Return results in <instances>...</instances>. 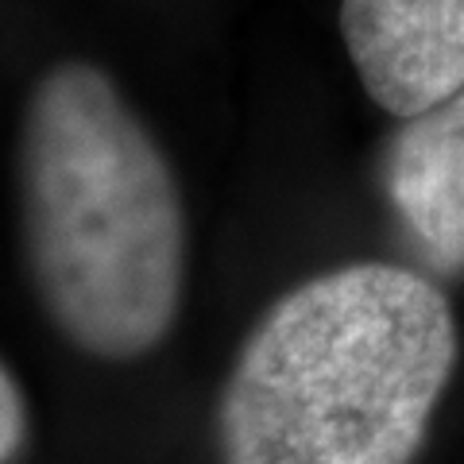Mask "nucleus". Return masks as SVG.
Returning a JSON list of instances; mask_svg holds the SVG:
<instances>
[{"instance_id":"obj_1","label":"nucleus","mask_w":464,"mask_h":464,"mask_svg":"<svg viewBox=\"0 0 464 464\" xmlns=\"http://www.w3.org/2000/svg\"><path fill=\"white\" fill-rule=\"evenodd\" d=\"M35 298L97 360H140L179 322L186 209L163 148L116 82L66 58L35 78L16 143Z\"/></svg>"},{"instance_id":"obj_2","label":"nucleus","mask_w":464,"mask_h":464,"mask_svg":"<svg viewBox=\"0 0 464 464\" xmlns=\"http://www.w3.org/2000/svg\"><path fill=\"white\" fill-rule=\"evenodd\" d=\"M441 286L399 264H344L286 290L228 372L221 464H411L457 368Z\"/></svg>"},{"instance_id":"obj_3","label":"nucleus","mask_w":464,"mask_h":464,"mask_svg":"<svg viewBox=\"0 0 464 464\" xmlns=\"http://www.w3.org/2000/svg\"><path fill=\"white\" fill-rule=\"evenodd\" d=\"M364 93L395 121L464 90V0H341Z\"/></svg>"},{"instance_id":"obj_4","label":"nucleus","mask_w":464,"mask_h":464,"mask_svg":"<svg viewBox=\"0 0 464 464\" xmlns=\"http://www.w3.org/2000/svg\"><path fill=\"white\" fill-rule=\"evenodd\" d=\"M380 182L414 256L433 275H464V90L399 121Z\"/></svg>"},{"instance_id":"obj_5","label":"nucleus","mask_w":464,"mask_h":464,"mask_svg":"<svg viewBox=\"0 0 464 464\" xmlns=\"http://www.w3.org/2000/svg\"><path fill=\"white\" fill-rule=\"evenodd\" d=\"M27 441V406L16 380L0 364V464H12Z\"/></svg>"}]
</instances>
